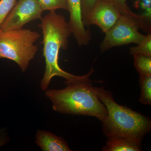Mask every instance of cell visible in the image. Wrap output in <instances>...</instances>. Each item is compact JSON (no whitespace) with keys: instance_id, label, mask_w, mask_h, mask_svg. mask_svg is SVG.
I'll list each match as a JSON object with an SVG mask.
<instances>
[{"instance_id":"5b68a950","label":"cell","mask_w":151,"mask_h":151,"mask_svg":"<svg viewBox=\"0 0 151 151\" xmlns=\"http://www.w3.org/2000/svg\"><path fill=\"white\" fill-rule=\"evenodd\" d=\"M140 24L127 16L122 15L115 24L105 33L104 39L100 44L102 53L112 47L127 45L130 43L138 44L145 35L139 32Z\"/></svg>"},{"instance_id":"6da1fadb","label":"cell","mask_w":151,"mask_h":151,"mask_svg":"<svg viewBox=\"0 0 151 151\" xmlns=\"http://www.w3.org/2000/svg\"><path fill=\"white\" fill-rule=\"evenodd\" d=\"M39 25L42 30L43 44V55L45 59V72L41 81V87L46 90L51 79L54 76L65 78L70 82L85 78L89 72L84 76L70 74L60 68L58 64L60 50L68 47V38L72 35L68 22L63 16L57 14L55 11L49 13L40 19Z\"/></svg>"},{"instance_id":"7a4b0ae2","label":"cell","mask_w":151,"mask_h":151,"mask_svg":"<svg viewBox=\"0 0 151 151\" xmlns=\"http://www.w3.org/2000/svg\"><path fill=\"white\" fill-rule=\"evenodd\" d=\"M93 73L77 81H65L67 87L64 89L47 90L45 94L52 102L53 110L64 114L93 116L103 122L108 111L89 79Z\"/></svg>"},{"instance_id":"4fadbf2b","label":"cell","mask_w":151,"mask_h":151,"mask_svg":"<svg viewBox=\"0 0 151 151\" xmlns=\"http://www.w3.org/2000/svg\"><path fill=\"white\" fill-rule=\"evenodd\" d=\"M141 94L139 101L144 105H151V76H139Z\"/></svg>"},{"instance_id":"ba28073f","label":"cell","mask_w":151,"mask_h":151,"mask_svg":"<svg viewBox=\"0 0 151 151\" xmlns=\"http://www.w3.org/2000/svg\"><path fill=\"white\" fill-rule=\"evenodd\" d=\"M66 2L68 11L70 13L68 24L71 33L78 46L87 45L92 38V35L89 29H86L82 22L81 0H66Z\"/></svg>"},{"instance_id":"7c38bea8","label":"cell","mask_w":151,"mask_h":151,"mask_svg":"<svg viewBox=\"0 0 151 151\" xmlns=\"http://www.w3.org/2000/svg\"><path fill=\"white\" fill-rule=\"evenodd\" d=\"M134 5L136 8H139L142 11L139 14L143 19L145 27V32L150 33L151 31V0H135Z\"/></svg>"},{"instance_id":"8fae6325","label":"cell","mask_w":151,"mask_h":151,"mask_svg":"<svg viewBox=\"0 0 151 151\" xmlns=\"http://www.w3.org/2000/svg\"><path fill=\"white\" fill-rule=\"evenodd\" d=\"M113 5L119 10L122 15L127 16L130 18L134 20L140 25L141 29L145 27L144 21L140 16L131 10L127 4V0H103Z\"/></svg>"},{"instance_id":"277c9868","label":"cell","mask_w":151,"mask_h":151,"mask_svg":"<svg viewBox=\"0 0 151 151\" xmlns=\"http://www.w3.org/2000/svg\"><path fill=\"white\" fill-rule=\"evenodd\" d=\"M40 37L39 33L29 29L8 31L0 29V59L14 61L25 72L38 50L35 43Z\"/></svg>"},{"instance_id":"30bf717a","label":"cell","mask_w":151,"mask_h":151,"mask_svg":"<svg viewBox=\"0 0 151 151\" xmlns=\"http://www.w3.org/2000/svg\"><path fill=\"white\" fill-rule=\"evenodd\" d=\"M141 144L123 137L108 138L104 151H139Z\"/></svg>"},{"instance_id":"ac0fdd59","label":"cell","mask_w":151,"mask_h":151,"mask_svg":"<svg viewBox=\"0 0 151 151\" xmlns=\"http://www.w3.org/2000/svg\"><path fill=\"white\" fill-rule=\"evenodd\" d=\"M99 0H81V15L82 22L86 27L87 18L90 12Z\"/></svg>"},{"instance_id":"52a82bcc","label":"cell","mask_w":151,"mask_h":151,"mask_svg":"<svg viewBox=\"0 0 151 151\" xmlns=\"http://www.w3.org/2000/svg\"><path fill=\"white\" fill-rule=\"evenodd\" d=\"M121 15L119 10L113 5L99 0L89 14L86 27L95 25L105 33L115 24Z\"/></svg>"},{"instance_id":"3957f363","label":"cell","mask_w":151,"mask_h":151,"mask_svg":"<svg viewBox=\"0 0 151 151\" xmlns=\"http://www.w3.org/2000/svg\"><path fill=\"white\" fill-rule=\"evenodd\" d=\"M108 115L103 122V132L108 138L123 137L141 144L143 137L150 131L151 120L140 113L119 105L111 92L104 87H95Z\"/></svg>"},{"instance_id":"9a60e30c","label":"cell","mask_w":151,"mask_h":151,"mask_svg":"<svg viewBox=\"0 0 151 151\" xmlns=\"http://www.w3.org/2000/svg\"><path fill=\"white\" fill-rule=\"evenodd\" d=\"M137 46L132 47L129 50L131 55H140L151 56V34L145 35V37Z\"/></svg>"},{"instance_id":"8992f818","label":"cell","mask_w":151,"mask_h":151,"mask_svg":"<svg viewBox=\"0 0 151 151\" xmlns=\"http://www.w3.org/2000/svg\"><path fill=\"white\" fill-rule=\"evenodd\" d=\"M43 11L37 0H19L0 27L3 31L23 29L30 22L41 19Z\"/></svg>"},{"instance_id":"9c48e42d","label":"cell","mask_w":151,"mask_h":151,"mask_svg":"<svg viewBox=\"0 0 151 151\" xmlns=\"http://www.w3.org/2000/svg\"><path fill=\"white\" fill-rule=\"evenodd\" d=\"M36 143L44 151H71L62 138L43 130L37 131Z\"/></svg>"},{"instance_id":"e0dca14e","label":"cell","mask_w":151,"mask_h":151,"mask_svg":"<svg viewBox=\"0 0 151 151\" xmlns=\"http://www.w3.org/2000/svg\"><path fill=\"white\" fill-rule=\"evenodd\" d=\"M17 3V0H0V27Z\"/></svg>"},{"instance_id":"2e32d148","label":"cell","mask_w":151,"mask_h":151,"mask_svg":"<svg viewBox=\"0 0 151 151\" xmlns=\"http://www.w3.org/2000/svg\"><path fill=\"white\" fill-rule=\"evenodd\" d=\"M43 12L62 9L68 11L66 0H37Z\"/></svg>"},{"instance_id":"5bb4252c","label":"cell","mask_w":151,"mask_h":151,"mask_svg":"<svg viewBox=\"0 0 151 151\" xmlns=\"http://www.w3.org/2000/svg\"><path fill=\"white\" fill-rule=\"evenodd\" d=\"M134 65L141 76H151V56L140 55H133Z\"/></svg>"}]
</instances>
